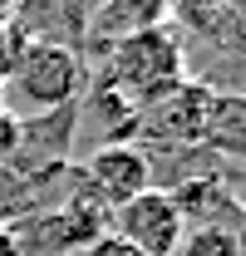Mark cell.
<instances>
[{"instance_id":"15","label":"cell","mask_w":246,"mask_h":256,"mask_svg":"<svg viewBox=\"0 0 246 256\" xmlns=\"http://www.w3.org/2000/svg\"><path fill=\"white\" fill-rule=\"evenodd\" d=\"M236 226H242V232H246V202H242V222H236Z\"/></svg>"},{"instance_id":"13","label":"cell","mask_w":246,"mask_h":256,"mask_svg":"<svg viewBox=\"0 0 246 256\" xmlns=\"http://www.w3.org/2000/svg\"><path fill=\"white\" fill-rule=\"evenodd\" d=\"M10 25H15V5H0V34L10 30Z\"/></svg>"},{"instance_id":"6","label":"cell","mask_w":246,"mask_h":256,"mask_svg":"<svg viewBox=\"0 0 246 256\" xmlns=\"http://www.w3.org/2000/svg\"><path fill=\"white\" fill-rule=\"evenodd\" d=\"M153 25H172V5H162V0H114V5H98V10L84 15V40L104 60L118 40L153 30Z\"/></svg>"},{"instance_id":"11","label":"cell","mask_w":246,"mask_h":256,"mask_svg":"<svg viewBox=\"0 0 246 256\" xmlns=\"http://www.w3.org/2000/svg\"><path fill=\"white\" fill-rule=\"evenodd\" d=\"M79 256H143V252H133V246H128L123 236H114V232H104V236H94V242H89V246H84Z\"/></svg>"},{"instance_id":"7","label":"cell","mask_w":246,"mask_h":256,"mask_svg":"<svg viewBox=\"0 0 246 256\" xmlns=\"http://www.w3.org/2000/svg\"><path fill=\"white\" fill-rule=\"evenodd\" d=\"M207 153L246 158V94H216V114L207 128Z\"/></svg>"},{"instance_id":"9","label":"cell","mask_w":246,"mask_h":256,"mask_svg":"<svg viewBox=\"0 0 246 256\" xmlns=\"http://www.w3.org/2000/svg\"><path fill=\"white\" fill-rule=\"evenodd\" d=\"M172 256H236V226H187Z\"/></svg>"},{"instance_id":"2","label":"cell","mask_w":246,"mask_h":256,"mask_svg":"<svg viewBox=\"0 0 246 256\" xmlns=\"http://www.w3.org/2000/svg\"><path fill=\"white\" fill-rule=\"evenodd\" d=\"M84 54L60 40H25L20 60L10 64L5 89L34 114H64L84 94Z\"/></svg>"},{"instance_id":"5","label":"cell","mask_w":246,"mask_h":256,"mask_svg":"<svg viewBox=\"0 0 246 256\" xmlns=\"http://www.w3.org/2000/svg\"><path fill=\"white\" fill-rule=\"evenodd\" d=\"M79 172H84L94 182V192L118 212L123 202H133L138 192L153 188V153L138 148V143H104V148L89 153V162H84Z\"/></svg>"},{"instance_id":"4","label":"cell","mask_w":246,"mask_h":256,"mask_svg":"<svg viewBox=\"0 0 246 256\" xmlns=\"http://www.w3.org/2000/svg\"><path fill=\"white\" fill-rule=\"evenodd\" d=\"M108 232L123 236L133 252H143V256H172L182 246V236H187V222H182V212H178V202H172V192L148 188V192H138L133 202H123L118 212H114V226Z\"/></svg>"},{"instance_id":"1","label":"cell","mask_w":246,"mask_h":256,"mask_svg":"<svg viewBox=\"0 0 246 256\" xmlns=\"http://www.w3.org/2000/svg\"><path fill=\"white\" fill-rule=\"evenodd\" d=\"M98 74L128 94L138 104V114L158 104L162 94H172L178 84L187 79V40L172 25H153V30H138L118 40L104 60H98Z\"/></svg>"},{"instance_id":"16","label":"cell","mask_w":246,"mask_h":256,"mask_svg":"<svg viewBox=\"0 0 246 256\" xmlns=\"http://www.w3.org/2000/svg\"><path fill=\"white\" fill-rule=\"evenodd\" d=\"M0 94H5V84H0Z\"/></svg>"},{"instance_id":"10","label":"cell","mask_w":246,"mask_h":256,"mask_svg":"<svg viewBox=\"0 0 246 256\" xmlns=\"http://www.w3.org/2000/svg\"><path fill=\"white\" fill-rule=\"evenodd\" d=\"M20 143H25V118L10 114V108H0V168H10L20 158Z\"/></svg>"},{"instance_id":"14","label":"cell","mask_w":246,"mask_h":256,"mask_svg":"<svg viewBox=\"0 0 246 256\" xmlns=\"http://www.w3.org/2000/svg\"><path fill=\"white\" fill-rule=\"evenodd\" d=\"M232 10H236V20H242V30H246V0H242V5H232Z\"/></svg>"},{"instance_id":"12","label":"cell","mask_w":246,"mask_h":256,"mask_svg":"<svg viewBox=\"0 0 246 256\" xmlns=\"http://www.w3.org/2000/svg\"><path fill=\"white\" fill-rule=\"evenodd\" d=\"M0 256H25V236L15 226H0Z\"/></svg>"},{"instance_id":"8","label":"cell","mask_w":246,"mask_h":256,"mask_svg":"<svg viewBox=\"0 0 246 256\" xmlns=\"http://www.w3.org/2000/svg\"><path fill=\"white\" fill-rule=\"evenodd\" d=\"M34 188L15 172V168H0V226H15L20 217H30L34 212Z\"/></svg>"},{"instance_id":"3","label":"cell","mask_w":246,"mask_h":256,"mask_svg":"<svg viewBox=\"0 0 246 256\" xmlns=\"http://www.w3.org/2000/svg\"><path fill=\"white\" fill-rule=\"evenodd\" d=\"M216 94L222 89L202 84V79H182L172 94H162L138 114V133L153 138V148H207Z\"/></svg>"}]
</instances>
